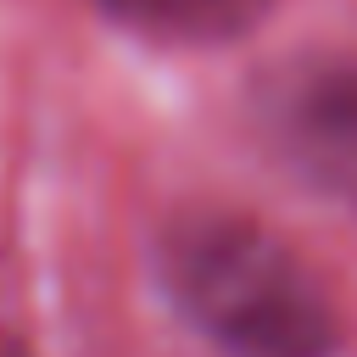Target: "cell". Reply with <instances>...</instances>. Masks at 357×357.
Returning a JSON list of instances; mask_svg holds the SVG:
<instances>
[{"instance_id":"3","label":"cell","mask_w":357,"mask_h":357,"mask_svg":"<svg viewBox=\"0 0 357 357\" xmlns=\"http://www.w3.org/2000/svg\"><path fill=\"white\" fill-rule=\"evenodd\" d=\"M117 28L156 45H229L245 39L273 0H95Z\"/></svg>"},{"instance_id":"1","label":"cell","mask_w":357,"mask_h":357,"mask_svg":"<svg viewBox=\"0 0 357 357\" xmlns=\"http://www.w3.org/2000/svg\"><path fill=\"white\" fill-rule=\"evenodd\" d=\"M162 290L223 357H335L340 318L318 273L257 218L184 212L156 245Z\"/></svg>"},{"instance_id":"2","label":"cell","mask_w":357,"mask_h":357,"mask_svg":"<svg viewBox=\"0 0 357 357\" xmlns=\"http://www.w3.org/2000/svg\"><path fill=\"white\" fill-rule=\"evenodd\" d=\"M268 156L307 190L357 206V50H301L251 84Z\"/></svg>"}]
</instances>
